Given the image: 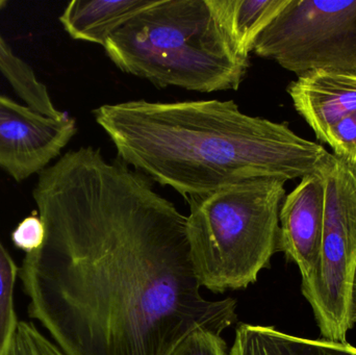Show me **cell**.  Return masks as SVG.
I'll list each match as a JSON object with an SVG mask.
<instances>
[{
	"instance_id": "cell-14",
	"label": "cell",
	"mask_w": 356,
	"mask_h": 355,
	"mask_svg": "<svg viewBox=\"0 0 356 355\" xmlns=\"http://www.w3.org/2000/svg\"><path fill=\"white\" fill-rule=\"evenodd\" d=\"M17 274L18 268L0 241V355L8 354L18 327L14 306Z\"/></svg>"
},
{
	"instance_id": "cell-12",
	"label": "cell",
	"mask_w": 356,
	"mask_h": 355,
	"mask_svg": "<svg viewBox=\"0 0 356 355\" xmlns=\"http://www.w3.org/2000/svg\"><path fill=\"white\" fill-rule=\"evenodd\" d=\"M229 355H356L348 342L295 337L273 327L241 323Z\"/></svg>"
},
{
	"instance_id": "cell-3",
	"label": "cell",
	"mask_w": 356,
	"mask_h": 355,
	"mask_svg": "<svg viewBox=\"0 0 356 355\" xmlns=\"http://www.w3.org/2000/svg\"><path fill=\"white\" fill-rule=\"evenodd\" d=\"M104 48L123 72L159 88L201 93L238 90L249 67L230 45L209 0H158Z\"/></svg>"
},
{
	"instance_id": "cell-4",
	"label": "cell",
	"mask_w": 356,
	"mask_h": 355,
	"mask_svg": "<svg viewBox=\"0 0 356 355\" xmlns=\"http://www.w3.org/2000/svg\"><path fill=\"white\" fill-rule=\"evenodd\" d=\"M280 179H257L186 199L190 258L201 288L213 293L244 290L280 251Z\"/></svg>"
},
{
	"instance_id": "cell-11",
	"label": "cell",
	"mask_w": 356,
	"mask_h": 355,
	"mask_svg": "<svg viewBox=\"0 0 356 355\" xmlns=\"http://www.w3.org/2000/svg\"><path fill=\"white\" fill-rule=\"evenodd\" d=\"M289 0H209L236 53L248 60L257 40Z\"/></svg>"
},
{
	"instance_id": "cell-2",
	"label": "cell",
	"mask_w": 356,
	"mask_h": 355,
	"mask_svg": "<svg viewBox=\"0 0 356 355\" xmlns=\"http://www.w3.org/2000/svg\"><path fill=\"white\" fill-rule=\"evenodd\" d=\"M94 117L121 162L186 199L251 179H302L332 158L284 123L244 114L232 100H134L104 104Z\"/></svg>"
},
{
	"instance_id": "cell-8",
	"label": "cell",
	"mask_w": 356,
	"mask_h": 355,
	"mask_svg": "<svg viewBox=\"0 0 356 355\" xmlns=\"http://www.w3.org/2000/svg\"><path fill=\"white\" fill-rule=\"evenodd\" d=\"M324 195L321 174L309 175L284 197L280 212V251L299 268L305 279L313 272L323 233Z\"/></svg>"
},
{
	"instance_id": "cell-9",
	"label": "cell",
	"mask_w": 356,
	"mask_h": 355,
	"mask_svg": "<svg viewBox=\"0 0 356 355\" xmlns=\"http://www.w3.org/2000/svg\"><path fill=\"white\" fill-rule=\"evenodd\" d=\"M288 93L320 141L332 125L356 112V74L309 73L291 83Z\"/></svg>"
},
{
	"instance_id": "cell-10",
	"label": "cell",
	"mask_w": 356,
	"mask_h": 355,
	"mask_svg": "<svg viewBox=\"0 0 356 355\" xmlns=\"http://www.w3.org/2000/svg\"><path fill=\"white\" fill-rule=\"evenodd\" d=\"M158 0H73L60 22L71 38L104 46L108 38L127 21Z\"/></svg>"
},
{
	"instance_id": "cell-16",
	"label": "cell",
	"mask_w": 356,
	"mask_h": 355,
	"mask_svg": "<svg viewBox=\"0 0 356 355\" xmlns=\"http://www.w3.org/2000/svg\"><path fill=\"white\" fill-rule=\"evenodd\" d=\"M170 355H229L227 344L221 335L209 331L198 329L188 333Z\"/></svg>"
},
{
	"instance_id": "cell-18",
	"label": "cell",
	"mask_w": 356,
	"mask_h": 355,
	"mask_svg": "<svg viewBox=\"0 0 356 355\" xmlns=\"http://www.w3.org/2000/svg\"><path fill=\"white\" fill-rule=\"evenodd\" d=\"M45 226L38 215L33 214L23 219L12 233V241L19 249L29 254L43 245Z\"/></svg>"
},
{
	"instance_id": "cell-17",
	"label": "cell",
	"mask_w": 356,
	"mask_h": 355,
	"mask_svg": "<svg viewBox=\"0 0 356 355\" xmlns=\"http://www.w3.org/2000/svg\"><path fill=\"white\" fill-rule=\"evenodd\" d=\"M321 141L334 149V156L356 163V112L328 129Z\"/></svg>"
},
{
	"instance_id": "cell-5",
	"label": "cell",
	"mask_w": 356,
	"mask_h": 355,
	"mask_svg": "<svg viewBox=\"0 0 356 355\" xmlns=\"http://www.w3.org/2000/svg\"><path fill=\"white\" fill-rule=\"evenodd\" d=\"M325 208L319 256L301 281L321 337L346 343L349 304L356 267V163L332 154L322 169Z\"/></svg>"
},
{
	"instance_id": "cell-13",
	"label": "cell",
	"mask_w": 356,
	"mask_h": 355,
	"mask_svg": "<svg viewBox=\"0 0 356 355\" xmlns=\"http://www.w3.org/2000/svg\"><path fill=\"white\" fill-rule=\"evenodd\" d=\"M0 72L29 108L51 118H60L66 115L54 106L47 87L38 79L29 65L14 54L1 35Z\"/></svg>"
},
{
	"instance_id": "cell-1",
	"label": "cell",
	"mask_w": 356,
	"mask_h": 355,
	"mask_svg": "<svg viewBox=\"0 0 356 355\" xmlns=\"http://www.w3.org/2000/svg\"><path fill=\"white\" fill-rule=\"evenodd\" d=\"M33 195L45 240L20 279L29 316L65 354L170 355L195 329L238 322L236 299L203 297L186 217L145 175L81 147Z\"/></svg>"
},
{
	"instance_id": "cell-19",
	"label": "cell",
	"mask_w": 356,
	"mask_h": 355,
	"mask_svg": "<svg viewBox=\"0 0 356 355\" xmlns=\"http://www.w3.org/2000/svg\"><path fill=\"white\" fill-rule=\"evenodd\" d=\"M349 323L351 327L356 323V267L351 286L350 304H349Z\"/></svg>"
},
{
	"instance_id": "cell-15",
	"label": "cell",
	"mask_w": 356,
	"mask_h": 355,
	"mask_svg": "<svg viewBox=\"0 0 356 355\" xmlns=\"http://www.w3.org/2000/svg\"><path fill=\"white\" fill-rule=\"evenodd\" d=\"M6 355H66L33 323L20 321Z\"/></svg>"
},
{
	"instance_id": "cell-20",
	"label": "cell",
	"mask_w": 356,
	"mask_h": 355,
	"mask_svg": "<svg viewBox=\"0 0 356 355\" xmlns=\"http://www.w3.org/2000/svg\"><path fill=\"white\" fill-rule=\"evenodd\" d=\"M4 6H6V1H2V0H0V10H1Z\"/></svg>"
},
{
	"instance_id": "cell-7",
	"label": "cell",
	"mask_w": 356,
	"mask_h": 355,
	"mask_svg": "<svg viewBox=\"0 0 356 355\" xmlns=\"http://www.w3.org/2000/svg\"><path fill=\"white\" fill-rule=\"evenodd\" d=\"M74 119L51 118L0 96V168L15 181L42 172L74 137Z\"/></svg>"
},
{
	"instance_id": "cell-6",
	"label": "cell",
	"mask_w": 356,
	"mask_h": 355,
	"mask_svg": "<svg viewBox=\"0 0 356 355\" xmlns=\"http://www.w3.org/2000/svg\"><path fill=\"white\" fill-rule=\"evenodd\" d=\"M253 51L298 77L356 74V0H289Z\"/></svg>"
}]
</instances>
